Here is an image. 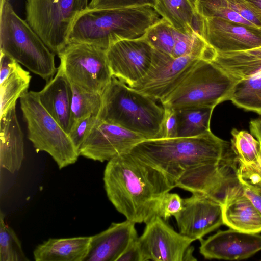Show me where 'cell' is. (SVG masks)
Instances as JSON below:
<instances>
[{
  "mask_svg": "<svg viewBox=\"0 0 261 261\" xmlns=\"http://www.w3.org/2000/svg\"><path fill=\"white\" fill-rule=\"evenodd\" d=\"M223 224L247 233L261 232V214L243 192L241 185L236 187L222 204Z\"/></svg>",
  "mask_w": 261,
  "mask_h": 261,
  "instance_id": "ffe728a7",
  "label": "cell"
},
{
  "mask_svg": "<svg viewBox=\"0 0 261 261\" xmlns=\"http://www.w3.org/2000/svg\"><path fill=\"white\" fill-rule=\"evenodd\" d=\"M231 134V144L238 162L248 165L258 162L261 147L259 141L246 130L233 128Z\"/></svg>",
  "mask_w": 261,
  "mask_h": 261,
  "instance_id": "4dcf8cb0",
  "label": "cell"
},
{
  "mask_svg": "<svg viewBox=\"0 0 261 261\" xmlns=\"http://www.w3.org/2000/svg\"><path fill=\"white\" fill-rule=\"evenodd\" d=\"M154 49L143 38L118 41L106 50L112 77L130 86L142 79L152 64Z\"/></svg>",
  "mask_w": 261,
  "mask_h": 261,
  "instance_id": "4fadbf2b",
  "label": "cell"
},
{
  "mask_svg": "<svg viewBox=\"0 0 261 261\" xmlns=\"http://www.w3.org/2000/svg\"><path fill=\"white\" fill-rule=\"evenodd\" d=\"M135 223L126 220L112 223L93 236L84 261H117L129 245L138 238Z\"/></svg>",
  "mask_w": 261,
  "mask_h": 261,
  "instance_id": "ac0fdd59",
  "label": "cell"
},
{
  "mask_svg": "<svg viewBox=\"0 0 261 261\" xmlns=\"http://www.w3.org/2000/svg\"><path fill=\"white\" fill-rule=\"evenodd\" d=\"M159 16L154 7L150 5L109 9L88 7L74 21L68 44L87 43L107 50L118 41L142 36L160 19Z\"/></svg>",
  "mask_w": 261,
  "mask_h": 261,
  "instance_id": "3957f363",
  "label": "cell"
},
{
  "mask_svg": "<svg viewBox=\"0 0 261 261\" xmlns=\"http://www.w3.org/2000/svg\"><path fill=\"white\" fill-rule=\"evenodd\" d=\"M183 199L177 193L169 192L164 194L158 200L155 215L166 221L177 214L182 208Z\"/></svg>",
  "mask_w": 261,
  "mask_h": 261,
  "instance_id": "836d02e7",
  "label": "cell"
},
{
  "mask_svg": "<svg viewBox=\"0 0 261 261\" xmlns=\"http://www.w3.org/2000/svg\"><path fill=\"white\" fill-rule=\"evenodd\" d=\"M106 50L87 43H68L58 54L59 66L71 84L102 93L112 79Z\"/></svg>",
  "mask_w": 261,
  "mask_h": 261,
  "instance_id": "9c48e42d",
  "label": "cell"
},
{
  "mask_svg": "<svg viewBox=\"0 0 261 261\" xmlns=\"http://www.w3.org/2000/svg\"><path fill=\"white\" fill-rule=\"evenodd\" d=\"M23 159V134L14 107L0 117V166L14 173L20 169Z\"/></svg>",
  "mask_w": 261,
  "mask_h": 261,
  "instance_id": "44dd1931",
  "label": "cell"
},
{
  "mask_svg": "<svg viewBox=\"0 0 261 261\" xmlns=\"http://www.w3.org/2000/svg\"><path fill=\"white\" fill-rule=\"evenodd\" d=\"M216 54L215 50L199 34H185L179 32L172 56L175 58L190 56L212 61Z\"/></svg>",
  "mask_w": 261,
  "mask_h": 261,
  "instance_id": "83f0119b",
  "label": "cell"
},
{
  "mask_svg": "<svg viewBox=\"0 0 261 261\" xmlns=\"http://www.w3.org/2000/svg\"><path fill=\"white\" fill-rule=\"evenodd\" d=\"M250 132L261 143V118L252 120L250 122Z\"/></svg>",
  "mask_w": 261,
  "mask_h": 261,
  "instance_id": "7bdbcfd3",
  "label": "cell"
},
{
  "mask_svg": "<svg viewBox=\"0 0 261 261\" xmlns=\"http://www.w3.org/2000/svg\"><path fill=\"white\" fill-rule=\"evenodd\" d=\"M27 123L28 138L37 152L49 154L59 168L74 164L80 156L68 134L40 102L37 92L28 91L20 98Z\"/></svg>",
  "mask_w": 261,
  "mask_h": 261,
  "instance_id": "52a82bcc",
  "label": "cell"
},
{
  "mask_svg": "<svg viewBox=\"0 0 261 261\" xmlns=\"http://www.w3.org/2000/svg\"><path fill=\"white\" fill-rule=\"evenodd\" d=\"M199 60L190 56L175 58L154 49L149 71L129 87L161 102L175 89Z\"/></svg>",
  "mask_w": 261,
  "mask_h": 261,
  "instance_id": "8fae6325",
  "label": "cell"
},
{
  "mask_svg": "<svg viewBox=\"0 0 261 261\" xmlns=\"http://www.w3.org/2000/svg\"><path fill=\"white\" fill-rule=\"evenodd\" d=\"M239 173L244 180L261 188V147L258 161L251 164L242 165Z\"/></svg>",
  "mask_w": 261,
  "mask_h": 261,
  "instance_id": "74e56055",
  "label": "cell"
},
{
  "mask_svg": "<svg viewBox=\"0 0 261 261\" xmlns=\"http://www.w3.org/2000/svg\"><path fill=\"white\" fill-rule=\"evenodd\" d=\"M103 180L110 201L135 223L149 221L159 198L175 188L161 171L128 152L108 161Z\"/></svg>",
  "mask_w": 261,
  "mask_h": 261,
  "instance_id": "6da1fadb",
  "label": "cell"
},
{
  "mask_svg": "<svg viewBox=\"0 0 261 261\" xmlns=\"http://www.w3.org/2000/svg\"><path fill=\"white\" fill-rule=\"evenodd\" d=\"M91 237L50 238L33 251L36 261H84Z\"/></svg>",
  "mask_w": 261,
  "mask_h": 261,
  "instance_id": "7402d4cb",
  "label": "cell"
},
{
  "mask_svg": "<svg viewBox=\"0 0 261 261\" xmlns=\"http://www.w3.org/2000/svg\"><path fill=\"white\" fill-rule=\"evenodd\" d=\"M164 108L165 113L163 125V138H176L177 135V118L176 111L169 107Z\"/></svg>",
  "mask_w": 261,
  "mask_h": 261,
  "instance_id": "f35d334b",
  "label": "cell"
},
{
  "mask_svg": "<svg viewBox=\"0 0 261 261\" xmlns=\"http://www.w3.org/2000/svg\"><path fill=\"white\" fill-rule=\"evenodd\" d=\"M138 238L129 245L117 261H142L141 254L138 244Z\"/></svg>",
  "mask_w": 261,
  "mask_h": 261,
  "instance_id": "b9f144b4",
  "label": "cell"
},
{
  "mask_svg": "<svg viewBox=\"0 0 261 261\" xmlns=\"http://www.w3.org/2000/svg\"><path fill=\"white\" fill-rule=\"evenodd\" d=\"M88 0H27L26 21L54 54L68 44L77 16L89 6Z\"/></svg>",
  "mask_w": 261,
  "mask_h": 261,
  "instance_id": "ba28073f",
  "label": "cell"
},
{
  "mask_svg": "<svg viewBox=\"0 0 261 261\" xmlns=\"http://www.w3.org/2000/svg\"><path fill=\"white\" fill-rule=\"evenodd\" d=\"M194 250V247L191 245L187 249L184 256L183 261L197 260L193 255Z\"/></svg>",
  "mask_w": 261,
  "mask_h": 261,
  "instance_id": "ee69618b",
  "label": "cell"
},
{
  "mask_svg": "<svg viewBox=\"0 0 261 261\" xmlns=\"http://www.w3.org/2000/svg\"><path fill=\"white\" fill-rule=\"evenodd\" d=\"M255 75H261V70Z\"/></svg>",
  "mask_w": 261,
  "mask_h": 261,
  "instance_id": "bcb514c9",
  "label": "cell"
},
{
  "mask_svg": "<svg viewBox=\"0 0 261 261\" xmlns=\"http://www.w3.org/2000/svg\"><path fill=\"white\" fill-rule=\"evenodd\" d=\"M97 119V116L89 115L78 119L71 126L68 135L78 151Z\"/></svg>",
  "mask_w": 261,
  "mask_h": 261,
  "instance_id": "d590c367",
  "label": "cell"
},
{
  "mask_svg": "<svg viewBox=\"0 0 261 261\" xmlns=\"http://www.w3.org/2000/svg\"><path fill=\"white\" fill-rule=\"evenodd\" d=\"M214 108H185L176 109L177 137H192L211 131L210 121Z\"/></svg>",
  "mask_w": 261,
  "mask_h": 261,
  "instance_id": "d4e9b609",
  "label": "cell"
},
{
  "mask_svg": "<svg viewBox=\"0 0 261 261\" xmlns=\"http://www.w3.org/2000/svg\"><path fill=\"white\" fill-rule=\"evenodd\" d=\"M179 32L161 18L150 27L142 36L154 50L172 56Z\"/></svg>",
  "mask_w": 261,
  "mask_h": 261,
  "instance_id": "f546056e",
  "label": "cell"
},
{
  "mask_svg": "<svg viewBox=\"0 0 261 261\" xmlns=\"http://www.w3.org/2000/svg\"><path fill=\"white\" fill-rule=\"evenodd\" d=\"M145 224L137 240L142 261H183L187 249L194 240L174 230L156 215Z\"/></svg>",
  "mask_w": 261,
  "mask_h": 261,
  "instance_id": "5bb4252c",
  "label": "cell"
},
{
  "mask_svg": "<svg viewBox=\"0 0 261 261\" xmlns=\"http://www.w3.org/2000/svg\"><path fill=\"white\" fill-rule=\"evenodd\" d=\"M229 100L236 106L261 115V75L238 81Z\"/></svg>",
  "mask_w": 261,
  "mask_h": 261,
  "instance_id": "4316f807",
  "label": "cell"
},
{
  "mask_svg": "<svg viewBox=\"0 0 261 261\" xmlns=\"http://www.w3.org/2000/svg\"><path fill=\"white\" fill-rule=\"evenodd\" d=\"M37 93L42 106L68 134L72 90L71 83L60 66L54 77Z\"/></svg>",
  "mask_w": 261,
  "mask_h": 261,
  "instance_id": "d6986e66",
  "label": "cell"
},
{
  "mask_svg": "<svg viewBox=\"0 0 261 261\" xmlns=\"http://www.w3.org/2000/svg\"><path fill=\"white\" fill-rule=\"evenodd\" d=\"M102 95L98 119L119 125L146 140L164 138L165 108L156 100L114 77Z\"/></svg>",
  "mask_w": 261,
  "mask_h": 261,
  "instance_id": "277c9868",
  "label": "cell"
},
{
  "mask_svg": "<svg viewBox=\"0 0 261 261\" xmlns=\"http://www.w3.org/2000/svg\"><path fill=\"white\" fill-rule=\"evenodd\" d=\"M237 82L212 61L200 59L161 103L175 110L214 108L220 103L229 100Z\"/></svg>",
  "mask_w": 261,
  "mask_h": 261,
  "instance_id": "8992f818",
  "label": "cell"
},
{
  "mask_svg": "<svg viewBox=\"0 0 261 261\" xmlns=\"http://www.w3.org/2000/svg\"><path fill=\"white\" fill-rule=\"evenodd\" d=\"M0 9V51L48 82L58 70L55 54L16 14L9 0H1Z\"/></svg>",
  "mask_w": 261,
  "mask_h": 261,
  "instance_id": "5b68a950",
  "label": "cell"
},
{
  "mask_svg": "<svg viewBox=\"0 0 261 261\" xmlns=\"http://www.w3.org/2000/svg\"><path fill=\"white\" fill-rule=\"evenodd\" d=\"M21 242L13 229L5 222L4 214L0 213V261H28Z\"/></svg>",
  "mask_w": 261,
  "mask_h": 261,
  "instance_id": "d6a6232c",
  "label": "cell"
},
{
  "mask_svg": "<svg viewBox=\"0 0 261 261\" xmlns=\"http://www.w3.org/2000/svg\"><path fill=\"white\" fill-rule=\"evenodd\" d=\"M179 232L194 241L223 224L222 204L200 194L183 199L181 210L174 216Z\"/></svg>",
  "mask_w": 261,
  "mask_h": 261,
  "instance_id": "9a60e30c",
  "label": "cell"
},
{
  "mask_svg": "<svg viewBox=\"0 0 261 261\" xmlns=\"http://www.w3.org/2000/svg\"><path fill=\"white\" fill-rule=\"evenodd\" d=\"M31 77L30 72L18 63L15 69L0 83V117L16 107L17 100L28 92Z\"/></svg>",
  "mask_w": 261,
  "mask_h": 261,
  "instance_id": "484cf974",
  "label": "cell"
},
{
  "mask_svg": "<svg viewBox=\"0 0 261 261\" xmlns=\"http://www.w3.org/2000/svg\"><path fill=\"white\" fill-rule=\"evenodd\" d=\"M200 35L217 53L261 46V29L218 17H202Z\"/></svg>",
  "mask_w": 261,
  "mask_h": 261,
  "instance_id": "2e32d148",
  "label": "cell"
},
{
  "mask_svg": "<svg viewBox=\"0 0 261 261\" xmlns=\"http://www.w3.org/2000/svg\"><path fill=\"white\" fill-rule=\"evenodd\" d=\"M199 241V252L208 259H244L261 250V235L232 228L220 230Z\"/></svg>",
  "mask_w": 261,
  "mask_h": 261,
  "instance_id": "e0dca14e",
  "label": "cell"
},
{
  "mask_svg": "<svg viewBox=\"0 0 261 261\" xmlns=\"http://www.w3.org/2000/svg\"><path fill=\"white\" fill-rule=\"evenodd\" d=\"M212 62L236 81L261 70V46L244 50L217 53Z\"/></svg>",
  "mask_w": 261,
  "mask_h": 261,
  "instance_id": "cb8c5ba5",
  "label": "cell"
},
{
  "mask_svg": "<svg viewBox=\"0 0 261 261\" xmlns=\"http://www.w3.org/2000/svg\"><path fill=\"white\" fill-rule=\"evenodd\" d=\"M0 53V83H1L15 69L18 63L7 54L2 51Z\"/></svg>",
  "mask_w": 261,
  "mask_h": 261,
  "instance_id": "60d3db41",
  "label": "cell"
},
{
  "mask_svg": "<svg viewBox=\"0 0 261 261\" xmlns=\"http://www.w3.org/2000/svg\"><path fill=\"white\" fill-rule=\"evenodd\" d=\"M155 0H91V9L119 8L144 5L154 7Z\"/></svg>",
  "mask_w": 261,
  "mask_h": 261,
  "instance_id": "8d00e7d4",
  "label": "cell"
},
{
  "mask_svg": "<svg viewBox=\"0 0 261 261\" xmlns=\"http://www.w3.org/2000/svg\"><path fill=\"white\" fill-rule=\"evenodd\" d=\"M237 155L219 163L201 166L184 173L175 187L200 194L223 204L227 195L240 184Z\"/></svg>",
  "mask_w": 261,
  "mask_h": 261,
  "instance_id": "30bf717a",
  "label": "cell"
},
{
  "mask_svg": "<svg viewBox=\"0 0 261 261\" xmlns=\"http://www.w3.org/2000/svg\"><path fill=\"white\" fill-rule=\"evenodd\" d=\"M128 153L161 171L175 188L176 182L187 171L219 163L236 154L231 143L211 130L192 137L145 140Z\"/></svg>",
  "mask_w": 261,
  "mask_h": 261,
  "instance_id": "7a4b0ae2",
  "label": "cell"
},
{
  "mask_svg": "<svg viewBox=\"0 0 261 261\" xmlns=\"http://www.w3.org/2000/svg\"><path fill=\"white\" fill-rule=\"evenodd\" d=\"M196 0H155L154 8L175 30L185 34L199 33L202 17L197 13Z\"/></svg>",
  "mask_w": 261,
  "mask_h": 261,
  "instance_id": "603a6c76",
  "label": "cell"
},
{
  "mask_svg": "<svg viewBox=\"0 0 261 261\" xmlns=\"http://www.w3.org/2000/svg\"><path fill=\"white\" fill-rule=\"evenodd\" d=\"M261 9V0H249Z\"/></svg>",
  "mask_w": 261,
  "mask_h": 261,
  "instance_id": "f6af8a7d",
  "label": "cell"
},
{
  "mask_svg": "<svg viewBox=\"0 0 261 261\" xmlns=\"http://www.w3.org/2000/svg\"><path fill=\"white\" fill-rule=\"evenodd\" d=\"M146 140L119 125L97 119L79 149L80 155L103 162L128 152Z\"/></svg>",
  "mask_w": 261,
  "mask_h": 261,
  "instance_id": "7c38bea8",
  "label": "cell"
},
{
  "mask_svg": "<svg viewBox=\"0 0 261 261\" xmlns=\"http://www.w3.org/2000/svg\"><path fill=\"white\" fill-rule=\"evenodd\" d=\"M197 13L203 17H218L247 27L261 29L233 10L224 0H196Z\"/></svg>",
  "mask_w": 261,
  "mask_h": 261,
  "instance_id": "1f68e13d",
  "label": "cell"
},
{
  "mask_svg": "<svg viewBox=\"0 0 261 261\" xmlns=\"http://www.w3.org/2000/svg\"><path fill=\"white\" fill-rule=\"evenodd\" d=\"M238 177L244 194L261 214V188Z\"/></svg>",
  "mask_w": 261,
  "mask_h": 261,
  "instance_id": "ab89813d",
  "label": "cell"
},
{
  "mask_svg": "<svg viewBox=\"0 0 261 261\" xmlns=\"http://www.w3.org/2000/svg\"><path fill=\"white\" fill-rule=\"evenodd\" d=\"M235 12L261 28V9L249 0H224Z\"/></svg>",
  "mask_w": 261,
  "mask_h": 261,
  "instance_id": "e575fe53",
  "label": "cell"
},
{
  "mask_svg": "<svg viewBox=\"0 0 261 261\" xmlns=\"http://www.w3.org/2000/svg\"><path fill=\"white\" fill-rule=\"evenodd\" d=\"M71 86L70 127L76 120L86 116L98 117L102 105V93L88 91L72 84Z\"/></svg>",
  "mask_w": 261,
  "mask_h": 261,
  "instance_id": "f1b7e54d",
  "label": "cell"
}]
</instances>
